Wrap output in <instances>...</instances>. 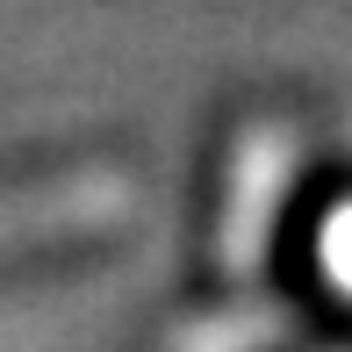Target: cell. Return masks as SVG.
Masks as SVG:
<instances>
[{
    "mask_svg": "<svg viewBox=\"0 0 352 352\" xmlns=\"http://www.w3.org/2000/svg\"><path fill=\"white\" fill-rule=\"evenodd\" d=\"M295 180V130L287 122H252L245 144H237L230 166V195H223V230H216V259L230 274L259 266L266 252V223H274V201Z\"/></svg>",
    "mask_w": 352,
    "mask_h": 352,
    "instance_id": "1",
    "label": "cell"
},
{
    "mask_svg": "<svg viewBox=\"0 0 352 352\" xmlns=\"http://www.w3.org/2000/svg\"><path fill=\"white\" fill-rule=\"evenodd\" d=\"M137 201V187L122 173H65L43 187H8L0 195V252L14 245H58V237L101 230Z\"/></svg>",
    "mask_w": 352,
    "mask_h": 352,
    "instance_id": "2",
    "label": "cell"
},
{
    "mask_svg": "<svg viewBox=\"0 0 352 352\" xmlns=\"http://www.w3.org/2000/svg\"><path fill=\"white\" fill-rule=\"evenodd\" d=\"M287 338V309L274 302H245V309H216L201 324H187L173 352H274Z\"/></svg>",
    "mask_w": 352,
    "mask_h": 352,
    "instance_id": "3",
    "label": "cell"
},
{
    "mask_svg": "<svg viewBox=\"0 0 352 352\" xmlns=\"http://www.w3.org/2000/svg\"><path fill=\"white\" fill-rule=\"evenodd\" d=\"M324 266H331V280L352 295V209L331 216V230H324Z\"/></svg>",
    "mask_w": 352,
    "mask_h": 352,
    "instance_id": "4",
    "label": "cell"
}]
</instances>
